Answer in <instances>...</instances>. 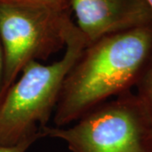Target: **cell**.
Returning a JSON list of instances; mask_svg holds the SVG:
<instances>
[{
  "label": "cell",
  "mask_w": 152,
  "mask_h": 152,
  "mask_svg": "<svg viewBox=\"0 0 152 152\" xmlns=\"http://www.w3.org/2000/svg\"><path fill=\"white\" fill-rule=\"evenodd\" d=\"M152 56V24L88 45L68 73L54 110L56 127L80 119L139 81Z\"/></svg>",
  "instance_id": "6da1fadb"
},
{
  "label": "cell",
  "mask_w": 152,
  "mask_h": 152,
  "mask_svg": "<svg viewBox=\"0 0 152 152\" xmlns=\"http://www.w3.org/2000/svg\"><path fill=\"white\" fill-rule=\"evenodd\" d=\"M87 46L73 24L61 59L48 65L31 61L22 69L0 103V145L12 146L42 137L41 130L48 126L66 76Z\"/></svg>",
  "instance_id": "7a4b0ae2"
},
{
  "label": "cell",
  "mask_w": 152,
  "mask_h": 152,
  "mask_svg": "<svg viewBox=\"0 0 152 152\" xmlns=\"http://www.w3.org/2000/svg\"><path fill=\"white\" fill-rule=\"evenodd\" d=\"M68 9L33 3L0 2V40L5 69L4 96L22 69L65 48L71 26Z\"/></svg>",
  "instance_id": "3957f363"
},
{
  "label": "cell",
  "mask_w": 152,
  "mask_h": 152,
  "mask_svg": "<svg viewBox=\"0 0 152 152\" xmlns=\"http://www.w3.org/2000/svg\"><path fill=\"white\" fill-rule=\"evenodd\" d=\"M42 137L62 140L72 152H152V134L136 96L102 103L69 128L46 126Z\"/></svg>",
  "instance_id": "277c9868"
},
{
  "label": "cell",
  "mask_w": 152,
  "mask_h": 152,
  "mask_svg": "<svg viewBox=\"0 0 152 152\" xmlns=\"http://www.w3.org/2000/svg\"><path fill=\"white\" fill-rule=\"evenodd\" d=\"M69 6L88 45L109 35L152 24V12L145 0H69Z\"/></svg>",
  "instance_id": "5b68a950"
},
{
  "label": "cell",
  "mask_w": 152,
  "mask_h": 152,
  "mask_svg": "<svg viewBox=\"0 0 152 152\" xmlns=\"http://www.w3.org/2000/svg\"><path fill=\"white\" fill-rule=\"evenodd\" d=\"M137 83L139 85V92L136 97L140 104L152 134V56Z\"/></svg>",
  "instance_id": "8992f818"
},
{
  "label": "cell",
  "mask_w": 152,
  "mask_h": 152,
  "mask_svg": "<svg viewBox=\"0 0 152 152\" xmlns=\"http://www.w3.org/2000/svg\"><path fill=\"white\" fill-rule=\"evenodd\" d=\"M37 140L36 139H31L27 140L19 143L18 145L12 146H4L0 145V152H26L29 149V147L32 145L34 142Z\"/></svg>",
  "instance_id": "52a82bcc"
},
{
  "label": "cell",
  "mask_w": 152,
  "mask_h": 152,
  "mask_svg": "<svg viewBox=\"0 0 152 152\" xmlns=\"http://www.w3.org/2000/svg\"><path fill=\"white\" fill-rule=\"evenodd\" d=\"M4 69H5V59L3 45L0 40V103L4 98Z\"/></svg>",
  "instance_id": "ba28073f"
},
{
  "label": "cell",
  "mask_w": 152,
  "mask_h": 152,
  "mask_svg": "<svg viewBox=\"0 0 152 152\" xmlns=\"http://www.w3.org/2000/svg\"><path fill=\"white\" fill-rule=\"evenodd\" d=\"M38 3L55 6L62 9H68L69 7V0H37Z\"/></svg>",
  "instance_id": "9c48e42d"
},
{
  "label": "cell",
  "mask_w": 152,
  "mask_h": 152,
  "mask_svg": "<svg viewBox=\"0 0 152 152\" xmlns=\"http://www.w3.org/2000/svg\"><path fill=\"white\" fill-rule=\"evenodd\" d=\"M14 3H33V4H40L37 0H15Z\"/></svg>",
  "instance_id": "30bf717a"
},
{
  "label": "cell",
  "mask_w": 152,
  "mask_h": 152,
  "mask_svg": "<svg viewBox=\"0 0 152 152\" xmlns=\"http://www.w3.org/2000/svg\"><path fill=\"white\" fill-rule=\"evenodd\" d=\"M145 1L146 2L147 4L150 7V9H151V10L152 12V0H145Z\"/></svg>",
  "instance_id": "8fae6325"
},
{
  "label": "cell",
  "mask_w": 152,
  "mask_h": 152,
  "mask_svg": "<svg viewBox=\"0 0 152 152\" xmlns=\"http://www.w3.org/2000/svg\"><path fill=\"white\" fill-rule=\"evenodd\" d=\"M0 2H6V3H14L15 0H0Z\"/></svg>",
  "instance_id": "7c38bea8"
}]
</instances>
